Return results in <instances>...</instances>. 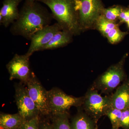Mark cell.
I'll return each instance as SVG.
<instances>
[{
  "label": "cell",
  "mask_w": 129,
  "mask_h": 129,
  "mask_svg": "<svg viewBox=\"0 0 129 129\" xmlns=\"http://www.w3.org/2000/svg\"><path fill=\"white\" fill-rule=\"evenodd\" d=\"M125 78L122 60L111 65L106 72L98 76L90 88L100 91L101 93L109 95L119 86Z\"/></svg>",
  "instance_id": "obj_3"
},
{
  "label": "cell",
  "mask_w": 129,
  "mask_h": 129,
  "mask_svg": "<svg viewBox=\"0 0 129 129\" xmlns=\"http://www.w3.org/2000/svg\"><path fill=\"white\" fill-rule=\"evenodd\" d=\"M127 23H128V26L129 28V22H128Z\"/></svg>",
  "instance_id": "obj_26"
},
{
  "label": "cell",
  "mask_w": 129,
  "mask_h": 129,
  "mask_svg": "<svg viewBox=\"0 0 129 129\" xmlns=\"http://www.w3.org/2000/svg\"><path fill=\"white\" fill-rule=\"evenodd\" d=\"M39 129H53L51 123L46 120L40 119Z\"/></svg>",
  "instance_id": "obj_24"
},
{
  "label": "cell",
  "mask_w": 129,
  "mask_h": 129,
  "mask_svg": "<svg viewBox=\"0 0 129 129\" xmlns=\"http://www.w3.org/2000/svg\"><path fill=\"white\" fill-rule=\"evenodd\" d=\"M112 129H115L113 128H112Z\"/></svg>",
  "instance_id": "obj_27"
},
{
  "label": "cell",
  "mask_w": 129,
  "mask_h": 129,
  "mask_svg": "<svg viewBox=\"0 0 129 129\" xmlns=\"http://www.w3.org/2000/svg\"><path fill=\"white\" fill-rule=\"evenodd\" d=\"M26 1H28L29 2H39V0H26Z\"/></svg>",
  "instance_id": "obj_25"
},
{
  "label": "cell",
  "mask_w": 129,
  "mask_h": 129,
  "mask_svg": "<svg viewBox=\"0 0 129 129\" xmlns=\"http://www.w3.org/2000/svg\"><path fill=\"white\" fill-rule=\"evenodd\" d=\"M119 19L120 23H128L129 22V9L123 8L119 15Z\"/></svg>",
  "instance_id": "obj_23"
},
{
  "label": "cell",
  "mask_w": 129,
  "mask_h": 129,
  "mask_svg": "<svg viewBox=\"0 0 129 129\" xmlns=\"http://www.w3.org/2000/svg\"><path fill=\"white\" fill-rule=\"evenodd\" d=\"M30 56L26 53L23 55L16 54L6 65L9 74V80H19L26 85L31 78L33 72L30 69Z\"/></svg>",
  "instance_id": "obj_8"
},
{
  "label": "cell",
  "mask_w": 129,
  "mask_h": 129,
  "mask_svg": "<svg viewBox=\"0 0 129 129\" xmlns=\"http://www.w3.org/2000/svg\"><path fill=\"white\" fill-rule=\"evenodd\" d=\"M61 30V28L56 23L38 30L31 37L30 46L26 54L30 56L35 52L41 51L55 35Z\"/></svg>",
  "instance_id": "obj_10"
},
{
  "label": "cell",
  "mask_w": 129,
  "mask_h": 129,
  "mask_svg": "<svg viewBox=\"0 0 129 129\" xmlns=\"http://www.w3.org/2000/svg\"><path fill=\"white\" fill-rule=\"evenodd\" d=\"M26 85L29 96L40 114L44 115L50 114L48 108V91L42 85L34 73Z\"/></svg>",
  "instance_id": "obj_9"
},
{
  "label": "cell",
  "mask_w": 129,
  "mask_h": 129,
  "mask_svg": "<svg viewBox=\"0 0 129 129\" xmlns=\"http://www.w3.org/2000/svg\"><path fill=\"white\" fill-rule=\"evenodd\" d=\"M53 17L47 9L39 2L25 0L19 11L18 19L12 24L10 32L30 40L35 33L50 25Z\"/></svg>",
  "instance_id": "obj_1"
},
{
  "label": "cell",
  "mask_w": 129,
  "mask_h": 129,
  "mask_svg": "<svg viewBox=\"0 0 129 129\" xmlns=\"http://www.w3.org/2000/svg\"><path fill=\"white\" fill-rule=\"evenodd\" d=\"M123 8L119 5H114L111 7L104 8L102 15L109 21L116 22L119 19Z\"/></svg>",
  "instance_id": "obj_19"
},
{
  "label": "cell",
  "mask_w": 129,
  "mask_h": 129,
  "mask_svg": "<svg viewBox=\"0 0 129 129\" xmlns=\"http://www.w3.org/2000/svg\"><path fill=\"white\" fill-rule=\"evenodd\" d=\"M78 112L72 119L71 129H97V123L79 107Z\"/></svg>",
  "instance_id": "obj_13"
},
{
  "label": "cell",
  "mask_w": 129,
  "mask_h": 129,
  "mask_svg": "<svg viewBox=\"0 0 129 129\" xmlns=\"http://www.w3.org/2000/svg\"><path fill=\"white\" fill-rule=\"evenodd\" d=\"M118 26V24L116 23V22L108 20L102 14L98 19L95 28L97 29L103 36L106 37L111 30Z\"/></svg>",
  "instance_id": "obj_17"
},
{
  "label": "cell",
  "mask_w": 129,
  "mask_h": 129,
  "mask_svg": "<svg viewBox=\"0 0 129 129\" xmlns=\"http://www.w3.org/2000/svg\"><path fill=\"white\" fill-rule=\"evenodd\" d=\"M84 96V101L81 106L83 110L97 123L110 107L109 95L102 96L97 90L90 88Z\"/></svg>",
  "instance_id": "obj_5"
},
{
  "label": "cell",
  "mask_w": 129,
  "mask_h": 129,
  "mask_svg": "<svg viewBox=\"0 0 129 129\" xmlns=\"http://www.w3.org/2000/svg\"><path fill=\"white\" fill-rule=\"evenodd\" d=\"M25 121L18 113L14 114L1 113V129H20Z\"/></svg>",
  "instance_id": "obj_15"
},
{
  "label": "cell",
  "mask_w": 129,
  "mask_h": 129,
  "mask_svg": "<svg viewBox=\"0 0 129 129\" xmlns=\"http://www.w3.org/2000/svg\"><path fill=\"white\" fill-rule=\"evenodd\" d=\"M109 95L110 107L121 111L129 108V80L124 82Z\"/></svg>",
  "instance_id": "obj_11"
},
{
  "label": "cell",
  "mask_w": 129,
  "mask_h": 129,
  "mask_svg": "<svg viewBox=\"0 0 129 129\" xmlns=\"http://www.w3.org/2000/svg\"><path fill=\"white\" fill-rule=\"evenodd\" d=\"M105 8L102 0H80L79 23L81 32L95 27Z\"/></svg>",
  "instance_id": "obj_6"
},
{
  "label": "cell",
  "mask_w": 129,
  "mask_h": 129,
  "mask_svg": "<svg viewBox=\"0 0 129 129\" xmlns=\"http://www.w3.org/2000/svg\"><path fill=\"white\" fill-rule=\"evenodd\" d=\"M122 111L118 109L109 107L107 110L105 115H107L112 125V128L119 129L120 128V123Z\"/></svg>",
  "instance_id": "obj_18"
},
{
  "label": "cell",
  "mask_w": 129,
  "mask_h": 129,
  "mask_svg": "<svg viewBox=\"0 0 129 129\" xmlns=\"http://www.w3.org/2000/svg\"><path fill=\"white\" fill-rule=\"evenodd\" d=\"M50 9L53 19L57 21L62 30L73 35L81 31L79 23L80 0H39Z\"/></svg>",
  "instance_id": "obj_2"
},
{
  "label": "cell",
  "mask_w": 129,
  "mask_h": 129,
  "mask_svg": "<svg viewBox=\"0 0 129 129\" xmlns=\"http://www.w3.org/2000/svg\"><path fill=\"white\" fill-rule=\"evenodd\" d=\"M68 112L52 115V124L53 129H71Z\"/></svg>",
  "instance_id": "obj_16"
},
{
  "label": "cell",
  "mask_w": 129,
  "mask_h": 129,
  "mask_svg": "<svg viewBox=\"0 0 129 129\" xmlns=\"http://www.w3.org/2000/svg\"><path fill=\"white\" fill-rule=\"evenodd\" d=\"M120 127L123 129H129V108L122 111Z\"/></svg>",
  "instance_id": "obj_22"
},
{
  "label": "cell",
  "mask_w": 129,
  "mask_h": 129,
  "mask_svg": "<svg viewBox=\"0 0 129 129\" xmlns=\"http://www.w3.org/2000/svg\"><path fill=\"white\" fill-rule=\"evenodd\" d=\"M15 98L18 113L25 120L39 116V111L29 96L27 88L20 83L15 86Z\"/></svg>",
  "instance_id": "obj_7"
},
{
  "label": "cell",
  "mask_w": 129,
  "mask_h": 129,
  "mask_svg": "<svg viewBox=\"0 0 129 129\" xmlns=\"http://www.w3.org/2000/svg\"><path fill=\"white\" fill-rule=\"evenodd\" d=\"M48 108L52 115L68 112L72 107H81L84 101V96L69 95L57 88L48 91Z\"/></svg>",
  "instance_id": "obj_4"
},
{
  "label": "cell",
  "mask_w": 129,
  "mask_h": 129,
  "mask_svg": "<svg viewBox=\"0 0 129 129\" xmlns=\"http://www.w3.org/2000/svg\"><path fill=\"white\" fill-rule=\"evenodd\" d=\"M73 36L68 31L60 30L55 35L50 41L42 48L41 51L54 50L66 46L72 41Z\"/></svg>",
  "instance_id": "obj_14"
},
{
  "label": "cell",
  "mask_w": 129,
  "mask_h": 129,
  "mask_svg": "<svg viewBox=\"0 0 129 129\" xmlns=\"http://www.w3.org/2000/svg\"><path fill=\"white\" fill-rule=\"evenodd\" d=\"M40 121L39 116L25 120L20 129H39Z\"/></svg>",
  "instance_id": "obj_21"
},
{
  "label": "cell",
  "mask_w": 129,
  "mask_h": 129,
  "mask_svg": "<svg viewBox=\"0 0 129 129\" xmlns=\"http://www.w3.org/2000/svg\"><path fill=\"white\" fill-rule=\"evenodd\" d=\"M23 0H3L0 9V15L2 16V25L5 27L13 24L18 18L19 11V5Z\"/></svg>",
  "instance_id": "obj_12"
},
{
  "label": "cell",
  "mask_w": 129,
  "mask_h": 129,
  "mask_svg": "<svg viewBox=\"0 0 129 129\" xmlns=\"http://www.w3.org/2000/svg\"><path fill=\"white\" fill-rule=\"evenodd\" d=\"M125 34L126 33L121 31L118 26L113 29L109 32L106 37H107L110 43L115 44L120 42Z\"/></svg>",
  "instance_id": "obj_20"
}]
</instances>
